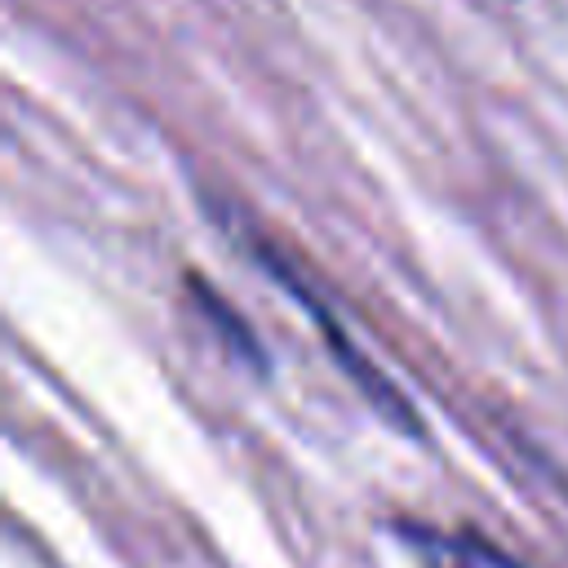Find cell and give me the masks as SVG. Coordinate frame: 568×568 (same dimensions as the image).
Returning <instances> with one entry per match:
<instances>
[{
	"instance_id": "1",
	"label": "cell",
	"mask_w": 568,
	"mask_h": 568,
	"mask_svg": "<svg viewBox=\"0 0 568 568\" xmlns=\"http://www.w3.org/2000/svg\"><path fill=\"white\" fill-rule=\"evenodd\" d=\"M422 559H430V568H515L510 559L493 555V546H475L466 537H439V532H413Z\"/></svg>"
},
{
	"instance_id": "2",
	"label": "cell",
	"mask_w": 568,
	"mask_h": 568,
	"mask_svg": "<svg viewBox=\"0 0 568 568\" xmlns=\"http://www.w3.org/2000/svg\"><path fill=\"white\" fill-rule=\"evenodd\" d=\"M200 311L226 328V346H231L240 359H257V342H253V333H248V328H244V324L222 306V297H217V293H204V288H200Z\"/></svg>"
}]
</instances>
